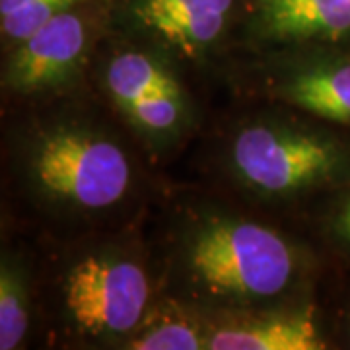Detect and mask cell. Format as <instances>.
<instances>
[{
	"label": "cell",
	"mask_w": 350,
	"mask_h": 350,
	"mask_svg": "<svg viewBox=\"0 0 350 350\" xmlns=\"http://www.w3.org/2000/svg\"><path fill=\"white\" fill-rule=\"evenodd\" d=\"M189 265L216 294L271 298L290 284L294 255L276 232L251 222H214L193 239Z\"/></svg>",
	"instance_id": "1"
},
{
	"label": "cell",
	"mask_w": 350,
	"mask_h": 350,
	"mask_svg": "<svg viewBox=\"0 0 350 350\" xmlns=\"http://www.w3.org/2000/svg\"><path fill=\"white\" fill-rule=\"evenodd\" d=\"M232 162L250 187L269 195H290L338 177L349 163V154L333 138L317 133L253 125L238 133Z\"/></svg>",
	"instance_id": "2"
},
{
	"label": "cell",
	"mask_w": 350,
	"mask_h": 350,
	"mask_svg": "<svg viewBox=\"0 0 350 350\" xmlns=\"http://www.w3.org/2000/svg\"><path fill=\"white\" fill-rule=\"evenodd\" d=\"M39 185L82 208H105L123 199L131 181L125 152L109 138L84 131H57L33 158Z\"/></svg>",
	"instance_id": "3"
},
{
	"label": "cell",
	"mask_w": 350,
	"mask_h": 350,
	"mask_svg": "<svg viewBox=\"0 0 350 350\" xmlns=\"http://www.w3.org/2000/svg\"><path fill=\"white\" fill-rule=\"evenodd\" d=\"M66 308L90 333H125L148 301V278L131 261L88 257L66 278Z\"/></svg>",
	"instance_id": "4"
},
{
	"label": "cell",
	"mask_w": 350,
	"mask_h": 350,
	"mask_svg": "<svg viewBox=\"0 0 350 350\" xmlns=\"http://www.w3.org/2000/svg\"><path fill=\"white\" fill-rule=\"evenodd\" d=\"M107 90L131 121L150 133L172 131L183 111L174 76L144 53H121L107 68Z\"/></svg>",
	"instance_id": "5"
},
{
	"label": "cell",
	"mask_w": 350,
	"mask_h": 350,
	"mask_svg": "<svg viewBox=\"0 0 350 350\" xmlns=\"http://www.w3.org/2000/svg\"><path fill=\"white\" fill-rule=\"evenodd\" d=\"M80 8L59 14L20 41L8 64L10 86L24 92L41 90L57 86L75 72L88 43V25Z\"/></svg>",
	"instance_id": "6"
},
{
	"label": "cell",
	"mask_w": 350,
	"mask_h": 350,
	"mask_svg": "<svg viewBox=\"0 0 350 350\" xmlns=\"http://www.w3.org/2000/svg\"><path fill=\"white\" fill-rule=\"evenodd\" d=\"M236 0H126L142 29L185 57H199L222 36Z\"/></svg>",
	"instance_id": "7"
},
{
	"label": "cell",
	"mask_w": 350,
	"mask_h": 350,
	"mask_svg": "<svg viewBox=\"0 0 350 350\" xmlns=\"http://www.w3.org/2000/svg\"><path fill=\"white\" fill-rule=\"evenodd\" d=\"M253 25L273 41L342 43L350 39V0H251Z\"/></svg>",
	"instance_id": "8"
},
{
	"label": "cell",
	"mask_w": 350,
	"mask_h": 350,
	"mask_svg": "<svg viewBox=\"0 0 350 350\" xmlns=\"http://www.w3.org/2000/svg\"><path fill=\"white\" fill-rule=\"evenodd\" d=\"M278 96L304 111L350 126V59L294 75L280 86Z\"/></svg>",
	"instance_id": "9"
},
{
	"label": "cell",
	"mask_w": 350,
	"mask_h": 350,
	"mask_svg": "<svg viewBox=\"0 0 350 350\" xmlns=\"http://www.w3.org/2000/svg\"><path fill=\"white\" fill-rule=\"evenodd\" d=\"M213 350H321L323 338L317 335L312 317H275L253 321L236 329L218 331L211 340Z\"/></svg>",
	"instance_id": "10"
},
{
	"label": "cell",
	"mask_w": 350,
	"mask_h": 350,
	"mask_svg": "<svg viewBox=\"0 0 350 350\" xmlns=\"http://www.w3.org/2000/svg\"><path fill=\"white\" fill-rule=\"evenodd\" d=\"M90 0H0L2 36L10 41H24L59 14L75 10Z\"/></svg>",
	"instance_id": "11"
},
{
	"label": "cell",
	"mask_w": 350,
	"mask_h": 350,
	"mask_svg": "<svg viewBox=\"0 0 350 350\" xmlns=\"http://www.w3.org/2000/svg\"><path fill=\"white\" fill-rule=\"evenodd\" d=\"M27 331V296L22 278L2 262L0 271V349H16Z\"/></svg>",
	"instance_id": "12"
},
{
	"label": "cell",
	"mask_w": 350,
	"mask_h": 350,
	"mask_svg": "<svg viewBox=\"0 0 350 350\" xmlns=\"http://www.w3.org/2000/svg\"><path fill=\"white\" fill-rule=\"evenodd\" d=\"M204 340L197 329L185 323H165L131 342L135 350H199L204 349Z\"/></svg>",
	"instance_id": "13"
},
{
	"label": "cell",
	"mask_w": 350,
	"mask_h": 350,
	"mask_svg": "<svg viewBox=\"0 0 350 350\" xmlns=\"http://www.w3.org/2000/svg\"><path fill=\"white\" fill-rule=\"evenodd\" d=\"M338 226H340V232L342 236L350 241V197L345 202L342 211H340V216H338Z\"/></svg>",
	"instance_id": "14"
}]
</instances>
